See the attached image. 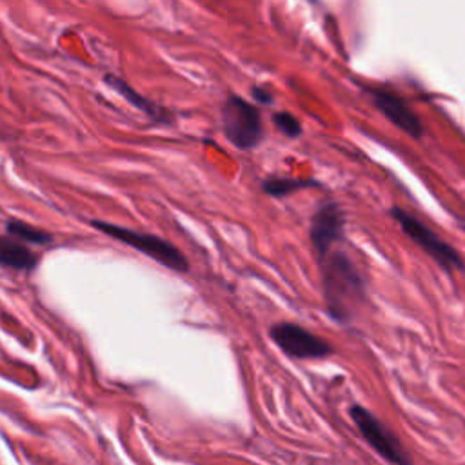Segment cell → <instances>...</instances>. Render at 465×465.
Listing matches in <instances>:
<instances>
[{
  "mask_svg": "<svg viewBox=\"0 0 465 465\" xmlns=\"http://www.w3.org/2000/svg\"><path fill=\"white\" fill-rule=\"evenodd\" d=\"M272 122L274 125L287 136V138H298L302 134V124L300 120L287 113V111H278L272 114Z\"/></svg>",
  "mask_w": 465,
  "mask_h": 465,
  "instance_id": "4fadbf2b",
  "label": "cell"
},
{
  "mask_svg": "<svg viewBox=\"0 0 465 465\" xmlns=\"http://www.w3.org/2000/svg\"><path fill=\"white\" fill-rule=\"evenodd\" d=\"M104 80H105V84L111 87V89H114L116 93H120L131 105H134L136 109H140L142 113H145L153 122H156V124H171V113L165 109V107H162V105H158L156 102H153V100H149V98H145L143 94H140L134 87H131L124 78H120V76H116V74H105L104 76Z\"/></svg>",
  "mask_w": 465,
  "mask_h": 465,
  "instance_id": "9c48e42d",
  "label": "cell"
},
{
  "mask_svg": "<svg viewBox=\"0 0 465 465\" xmlns=\"http://www.w3.org/2000/svg\"><path fill=\"white\" fill-rule=\"evenodd\" d=\"M272 341L291 358L316 360L334 352V349L320 336L292 322H278L269 329Z\"/></svg>",
  "mask_w": 465,
  "mask_h": 465,
  "instance_id": "8992f818",
  "label": "cell"
},
{
  "mask_svg": "<svg viewBox=\"0 0 465 465\" xmlns=\"http://www.w3.org/2000/svg\"><path fill=\"white\" fill-rule=\"evenodd\" d=\"M38 263V256L25 243L11 236H0V267L15 271H31Z\"/></svg>",
  "mask_w": 465,
  "mask_h": 465,
  "instance_id": "30bf717a",
  "label": "cell"
},
{
  "mask_svg": "<svg viewBox=\"0 0 465 465\" xmlns=\"http://www.w3.org/2000/svg\"><path fill=\"white\" fill-rule=\"evenodd\" d=\"M93 227H96L98 231H102L104 234L131 245L133 249L140 251L142 254L153 258L154 262H158L160 265L176 271V272H187L189 271V262L183 256V252L173 245L171 242L156 236V234H149V232H142V231H134L129 227H122L116 223H109V222H100V220H93L91 222Z\"/></svg>",
  "mask_w": 465,
  "mask_h": 465,
  "instance_id": "7a4b0ae2",
  "label": "cell"
},
{
  "mask_svg": "<svg viewBox=\"0 0 465 465\" xmlns=\"http://www.w3.org/2000/svg\"><path fill=\"white\" fill-rule=\"evenodd\" d=\"M322 263V287L329 314L347 322L351 309L365 294V280L345 252H329Z\"/></svg>",
  "mask_w": 465,
  "mask_h": 465,
  "instance_id": "6da1fadb",
  "label": "cell"
},
{
  "mask_svg": "<svg viewBox=\"0 0 465 465\" xmlns=\"http://www.w3.org/2000/svg\"><path fill=\"white\" fill-rule=\"evenodd\" d=\"M389 214L400 225L403 234L407 238H411L423 252H427L443 271L452 272V271H458V269L465 267L460 252L452 245L443 242L432 229H429L416 216L403 211L401 207H392L389 211Z\"/></svg>",
  "mask_w": 465,
  "mask_h": 465,
  "instance_id": "277c9868",
  "label": "cell"
},
{
  "mask_svg": "<svg viewBox=\"0 0 465 465\" xmlns=\"http://www.w3.org/2000/svg\"><path fill=\"white\" fill-rule=\"evenodd\" d=\"M349 416L356 425L361 438L389 463L392 465H412V458L409 450L401 445L398 436L387 429L367 407L351 405Z\"/></svg>",
  "mask_w": 465,
  "mask_h": 465,
  "instance_id": "5b68a950",
  "label": "cell"
},
{
  "mask_svg": "<svg viewBox=\"0 0 465 465\" xmlns=\"http://www.w3.org/2000/svg\"><path fill=\"white\" fill-rule=\"evenodd\" d=\"M222 125L225 138L236 149H252L263 138L260 111L238 94H229L222 105Z\"/></svg>",
  "mask_w": 465,
  "mask_h": 465,
  "instance_id": "3957f363",
  "label": "cell"
},
{
  "mask_svg": "<svg viewBox=\"0 0 465 465\" xmlns=\"http://www.w3.org/2000/svg\"><path fill=\"white\" fill-rule=\"evenodd\" d=\"M343 227H345V216L338 207V203L334 202L325 203L314 213L311 220L309 238L320 260H323L331 252L332 245L338 240H341Z\"/></svg>",
  "mask_w": 465,
  "mask_h": 465,
  "instance_id": "ba28073f",
  "label": "cell"
},
{
  "mask_svg": "<svg viewBox=\"0 0 465 465\" xmlns=\"http://www.w3.org/2000/svg\"><path fill=\"white\" fill-rule=\"evenodd\" d=\"M251 93H252L254 102H258V104H272V93L269 91V87L254 85Z\"/></svg>",
  "mask_w": 465,
  "mask_h": 465,
  "instance_id": "5bb4252c",
  "label": "cell"
},
{
  "mask_svg": "<svg viewBox=\"0 0 465 465\" xmlns=\"http://www.w3.org/2000/svg\"><path fill=\"white\" fill-rule=\"evenodd\" d=\"M311 185H318V182H314V180H302V178H289V176H283V178L282 176H272V178L263 180L262 189L269 196L282 198V196L292 194L296 191L307 189Z\"/></svg>",
  "mask_w": 465,
  "mask_h": 465,
  "instance_id": "8fae6325",
  "label": "cell"
},
{
  "mask_svg": "<svg viewBox=\"0 0 465 465\" xmlns=\"http://www.w3.org/2000/svg\"><path fill=\"white\" fill-rule=\"evenodd\" d=\"M5 231H7V236L16 238V240H22V243L45 245V243H51V242H53V236H51L47 231L38 229V227H35V225H29V223H25V222H20V220H7Z\"/></svg>",
  "mask_w": 465,
  "mask_h": 465,
  "instance_id": "7c38bea8",
  "label": "cell"
},
{
  "mask_svg": "<svg viewBox=\"0 0 465 465\" xmlns=\"http://www.w3.org/2000/svg\"><path fill=\"white\" fill-rule=\"evenodd\" d=\"M369 94H371V100L376 105V109L392 125H396L401 133H405L416 140H420L423 136L421 120L416 116V113L407 105V102L401 96H398L394 91L381 89V87L369 89Z\"/></svg>",
  "mask_w": 465,
  "mask_h": 465,
  "instance_id": "52a82bcc",
  "label": "cell"
}]
</instances>
